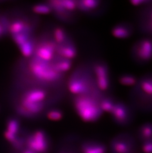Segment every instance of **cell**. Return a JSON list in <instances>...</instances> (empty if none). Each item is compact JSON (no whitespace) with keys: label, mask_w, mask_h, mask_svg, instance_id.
Listing matches in <instances>:
<instances>
[{"label":"cell","mask_w":152,"mask_h":153,"mask_svg":"<svg viewBox=\"0 0 152 153\" xmlns=\"http://www.w3.org/2000/svg\"><path fill=\"white\" fill-rule=\"evenodd\" d=\"M47 95V91L41 87H34L23 92L15 105L16 111L23 117H36L46 107Z\"/></svg>","instance_id":"obj_1"},{"label":"cell","mask_w":152,"mask_h":153,"mask_svg":"<svg viewBox=\"0 0 152 153\" xmlns=\"http://www.w3.org/2000/svg\"><path fill=\"white\" fill-rule=\"evenodd\" d=\"M101 99L91 95L76 96L74 105L80 119L86 123H94L99 120L103 113L100 106Z\"/></svg>","instance_id":"obj_2"},{"label":"cell","mask_w":152,"mask_h":153,"mask_svg":"<svg viewBox=\"0 0 152 153\" xmlns=\"http://www.w3.org/2000/svg\"><path fill=\"white\" fill-rule=\"evenodd\" d=\"M30 58L28 68L35 79L41 83L52 84L59 82L62 78L63 74L55 71L50 62L43 61L34 56Z\"/></svg>","instance_id":"obj_3"},{"label":"cell","mask_w":152,"mask_h":153,"mask_svg":"<svg viewBox=\"0 0 152 153\" xmlns=\"http://www.w3.org/2000/svg\"><path fill=\"white\" fill-rule=\"evenodd\" d=\"M91 77L77 71L71 76L68 81V89L76 96L91 95L102 98L101 92L98 89L95 81H92Z\"/></svg>","instance_id":"obj_4"},{"label":"cell","mask_w":152,"mask_h":153,"mask_svg":"<svg viewBox=\"0 0 152 153\" xmlns=\"http://www.w3.org/2000/svg\"><path fill=\"white\" fill-rule=\"evenodd\" d=\"M133 98L135 107L142 111H152V75L144 76L138 80Z\"/></svg>","instance_id":"obj_5"},{"label":"cell","mask_w":152,"mask_h":153,"mask_svg":"<svg viewBox=\"0 0 152 153\" xmlns=\"http://www.w3.org/2000/svg\"><path fill=\"white\" fill-rule=\"evenodd\" d=\"M52 146L50 136L43 129H37L28 132L25 144L26 149L35 153H49Z\"/></svg>","instance_id":"obj_6"},{"label":"cell","mask_w":152,"mask_h":153,"mask_svg":"<svg viewBox=\"0 0 152 153\" xmlns=\"http://www.w3.org/2000/svg\"><path fill=\"white\" fill-rule=\"evenodd\" d=\"M111 153H139L134 132L120 133L111 142Z\"/></svg>","instance_id":"obj_7"},{"label":"cell","mask_w":152,"mask_h":153,"mask_svg":"<svg viewBox=\"0 0 152 153\" xmlns=\"http://www.w3.org/2000/svg\"><path fill=\"white\" fill-rule=\"evenodd\" d=\"M109 114L113 120L116 124L122 126L130 125L134 121V117L131 107L123 102L116 100Z\"/></svg>","instance_id":"obj_8"},{"label":"cell","mask_w":152,"mask_h":153,"mask_svg":"<svg viewBox=\"0 0 152 153\" xmlns=\"http://www.w3.org/2000/svg\"><path fill=\"white\" fill-rule=\"evenodd\" d=\"M134 133L139 153H152V123H144Z\"/></svg>","instance_id":"obj_9"},{"label":"cell","mask_w":152,"mask_h":153,"mask_svg":"<svg viewBox=\"0 0 152 153\" xmlns=\"http://www.w3.org/2000/svg\"><path fill=\"white\" fill-rule=\"evenodd\" d=\"M131 54L137 62H150L152 59V39L146 38L135 42L131 49Z\"/></svg>","instance_id":"obj_10"},{"label":"cell","mask_w":152,"mask_h":153,"mask_svg":"<svg viewBox=\"0 0 152 153\" xmlns=\"http://www.w3.org/2000/svg\"><path fill=\"white\" fill-rule=\"evenodd\" d=\"M57 44L53 38H42L36 42L33 56L43 61L50 62L56 54Z\"/></svg>","instance_id":"obj_11"},{"label":"cell","mask_w":152,"mask_h":153,"mask_svg":"<svg viewBox=\"0 0 152 153\" xmlns=\"http://www.w3.org/2000/svg\"><path fill=\"white\" fill-rule=\"evenodd\" d=\"M93 71L98 90L101 93L107 91L111 84L110 71L107 65L103 62H98L93 65Z\"/></svg>","instance_id":"obj_12"},{"label":"cell","mask_w":152,"mask_h":153,"mask_svg":"<svg viewBox=\"0 0 152 153\" xmlns=\"http://www.w3.org/2000/svg\"><path fill=\"white\" fill-rule=\"evenodd\" d=\"M79 150L80 153H111L109 148L97 140L84 141L80 144Z\"/></svg>","instance_id":"obj_13"},{"label":"cell","mask_w":152,"mask_h":153,"mask_svg":"<svg viewBox=\"0 0 152 153\" xmlns=\"http://www.w3.org/2000/svg\"><path fill=\"white\" fill-rule=\"evenodd\" d=\"M55 52L56 55L71 60L76 57L77 53L75 44L69 38L63 43L57 45Z\"/></svg>","instance_id":"obj_14"},{"label":"cell","mask_w":152,"mask_h":153,"mask_svg":"<svg viewBox=\"0 0 152 153\" xmlns=\"http://www.w3.org/2000/svg\"><path fill=\"white\" fill-rule=\"evenodd\" d=\"M24 32L29 33L33 32V27L28 22L21 19H16L10 22L9 33L12 36Z\"/></svg>","instance_id":"obj_15"},{"label":"cell","mask_w":152,"mask_h":153,"mask_svg":"<svg viewBox=\"0 0 152 153\" xmlns=\"http://www.w3.org/2000/svg\"><path fill=\"white\" fill-rule=\"evenodd\" d=\"M133 33L131 25L127 23H121L112 28L111 33L117 39H126L130 37Z\"/></svg>","instance_id":"obj_16"},{"label":"cell","mask_w":152,"mask_h":153,"mask_svg":"<svg viewBox=\"0 0 152 153\" xmlns=\"http://www.w3.org/2000/svg\"><path fill=\"white\" fill-rule=\"evenodd\" d=\"M50 62L55 71L61 74L67 72L72 68V60L63 58L56 54Z\"/></svg>","instance_id":"obj_17"},{"label":"cell","mask_w":152,"mask_h":153,"mask_svg":"<svg viewBox=\"0 0 152 153\" xmlns=\"http://www.w3.org/2000/svg\"><path fill=\"white\" fill-rule=\"evenodd\" d=\"M5 130L16 136H21L26 132L22 128L20 120L15 117L7 119Z\"/></svg>","instance_id":"obj_18"},{"label":"cell","mask_w":152,"mask_h":153,"mask_svg":"<svg viewBox=\"0 0 152 153\" xmlns=\"http://www.w3.org/2000/svg\"><path fill=\"white\" fill-rule=\"evenodd\" d=\"M99 0H82L77 1V8L84 12H91L100 6Z\"/></svg>","instance_id":"obj_19"},{"label":"cell","mask_w":152,"mask_h":153,"mask_svg":"<svg viewBox=\"0 0 152 153\" xmlns=\"http://www.w3.org/2000/svg\"><path fill=\"white\" fill-rule=\"evenodd\" d=\"M36 42V41L35 40L34 38L33 37L31 39L28 41L27 42L18 47L20 52L23 56L28 58H31V56H33L34 52Z\"/></svg>","instance_id":"obj_20"},{"label":"cell","mask_w":152,"mask_h":153,"mask_svg":"<svg viewBox=\"0 0 152 153\" xmlns=\"http://www.w3.org/2000/svg\"><path fill=\"white\" fill-rule=\"evenodd\" d=\"M138 80L136 76L132 74H125L120 76L119 82L124 86L134 87L137 84Z\"/></svg>","instance_id":"obj_21"},{"label":"cell","mask_w":152,"mask_h":153,"mask_svg":"<svg viewBox=\"0 0 152 153\" xmlns=\"http://www.w3.org/2000/svg\"><path fill=\"white\" fill-rule=\"evenodd\" d=\"M52 38L57 45L63 43L69 39L66 31L61 27H56L53 29Z\"/></svg>","instance_id":"obj_22"},{"label":"cell","mask_w":152,"mask_h":153,"mask_svg":"<svg viewBox=\"0 0 152 153\" xmlns=\"http://www.w3.org/2000/svg\"><path fill=\"white\" fill-rule=\"evenodd\" d=\"M12 36L13 41L18 47L23 45V44L27 42L28 41L31 39L32 38H33L32 33L25 32H22Z\"/></svg>","instance_id":"obj_23"},{"label":"cell","mask_w":152,"mask_h":153,"mask_svg":"<svg viewBox=\"0 0 152 153\" xmlns=\"http://www.w3.org/2000/svg\"><path fill=\"white\" fill-rule=\"evenodd\" d=\"M46 117L49 120L52 121H58L63 119L64 113L59 108H51L46 113Z\"/></svg>","instance_id":"obj_24"},{"label":"cell","mask_w":152,"mask_h":153,"mask_svg":"<svg viewBox=\"0 0 152 153\" xmlns=\"http://www.w3.org/2000/svg\"><path fill=\"white\" fill-rule=\"evenodd\" d=\"M10 21L7 17L0 15V39L9 33Z\"/></svg>","instance_id":"obj_25"},{"label":"cell","mask_w":152,"mask_h":153,"mask_svg":"<svg viewBox=\"0 0 152 153\" xmlns=\"http://www.w3.org/2000/svg\"><path fill=\"white\" fill-rule=\"evenodd\" d=\"M32 10L35 13L41 15L49 14L52 12V10L50 6L46 4H37L32 7Z\"/></svg>","instance_id":"obj_26"},{"label":"cell","mask_w":152,"mask_h":153,"mask_svg":"<svg viewBox=\"0 0 152 153\" xmlns=\"http://www.w3.org/2000/svg\"><path fill=\"white\" fill-rule=\"evenodd\" d=\"M58 153H80L79 150V146L74 147L70 144H66L64 143V145H61L59 147Z\"/></svg>","instance_id":"obj_27"},{"label":"cell","mask_w":152,"mask_h":153,"mask_svg":"<svg viewBox=\"0 0 152 153\" xmlns=\"http://www.w3.org/2000/svg\"><path fill=\"white\" fill-rule=\"evenodd\" d=\"M62 6L68 12H71L77 9V1L73 0H61Z\"/></svg>","instance_id":"obj_28"},{"label":"cell","mask_w":152,"mask_h":153,"mask_svg":"<svg viewBox=\"0 0 152 153\" xmlns=\"http://www.w3.org/2000/svg\"><path fill=\"white\" fill-rule=\"evenodd\" d=\"M147 27L150 31L152 33V8L149 10L146 18Z\"/></svg>","instance_id":"obj_29"},{"label":"cell","mask_w":152,"mask_h":153,"mask_svg":"<svg viewBox=\"0 0 152 153\" xmlns=\"http://www.w3.org/2000/svg\"><path fill=\"white\" fill-rule=\"evenodd\" d=\"M150 1L147 0H132L131 1L130 3L131 4L134 6H143L144 4H147L148 3H150Z\"/></svg>","instance_id":"obj_30"},{"label":"cell","mask_w":152,"mask_h":153,"mask_svg":"<svg viewBox=\"0 0 152 153\" xmlns=\"http://www.w3.org/2000/svg\"><path fill=\"white\" fill-rule=\"evenodd\" d=\"M18 153H35L34 152H32L31 151L29 150L28 149H26L25 148H24L20 152H19Z\"/></svg>","instance_id":"obj_31"}]
</instances>
